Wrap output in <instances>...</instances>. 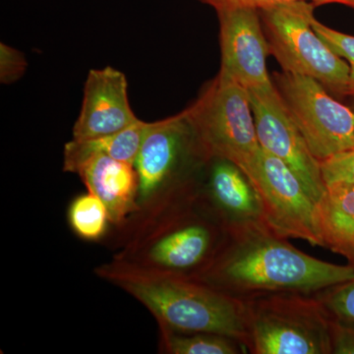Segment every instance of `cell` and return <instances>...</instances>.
I'll return each instance as SVG.
<instances>
[{
	"label": "cell",
	"instance_id": "cell-12",
	"mask_svg": "<svg viewBox=\"0 0 354 354\" xmlns=\"http://www.w3.org/2000/svg\"><path fill=\"white\" fill-rule=\"evenodd\" d=\"M139 120L130 106L124 74L109 66L91 70L84 86L82 106L72 139L108 136Z\"/></svg>",
	"mask_w": 354,
	"mask_h": 354
},
{
	"label": "cell",
	"instance_id": "cell-5",
	"mask_svg": "<svg viewBox=\"0 0 354 354\" xmlns=\"http://www.w3.org/2000/svg\"><path fill=\"white\" fill-rule=\"evenodd\" d=\"M252 354H333L334 319L314 295L279 291L241 299Z\"/></svg>",
	"mask_w": 354,
	"mask_h": 354
},
{
	"label": "cell",
	"instance_id": "cell-6",
	"mask_svg": "<svg viewBox=\"0 0 354 354\" xmlns=\"http://www.w3.org/2000/svg\"><path fill=\"white\" fill-rule=\"evenodd\" d=\"M315 6L295 1L259 9L271 55L283 71L311 77L330 92L346 97L349 64L312 27Z\"/></svg>",
	"mask_w": 354,
	"mask_h": 354
},
{
	"label": "cell",
	"instance_id": "cell-9",
	"mask_svg": "<svg viewBox=\"0 0 354 354\" xmlns=\"http://www.w3.org/2000/svg\"><path fill=\"white\" fill-rule=\"evenodd\" d=\"M245 174L259 193L266 223L272 232L323 246L317 203L283 160L261 148Z\"/></svg>",
	"mask_w": 354,
	"mask_h": 354
},
{
	"label": "cell",
	"instance_id": "cell-19",
	"mask_svg": "<svg viewBox=\"0 0 354 354\" xmlns=\"http://www.w3.org/2000/svg\"><path fill=\"white\" fill-rule=\"evenodd\" d=\"M335 320L354 326V279L313 293Z\"/></svg>",
	"mask_w": 354,
	"mask_h": 354
},
{
	"label": "cell",
	"instance_id": "cell-4",
	"mask_svg": "<svg viewBox=\"0 0 354 354\" xmlns=\"http://www.w3.org/2000/svg\"><path fill=\"white\" fill-rule=\"evenodd\" d=\"M211 158L187 109L155 121L134 164L139 181L138 212L199 194Z\"/></svg>",
	"mask_w": 354,
	"mask_h": 354
},
{
	"label": "cell",
	"instance_id": "cell-14",
	"mask_svg": "<svg viewBox=\"0 0 354 354\" xmlns=\"http://www.w3.org/2000/svg\"><path fill=\"white\" fill-rule=\"evenodd\" d=\"M75 174L87 191L106 205L113 227H120L138 212L139 181L134 165L95 156L84 162Z\"/></svg>",
	"mask_w": 354,
	"mask_h": 354
},
{
	"label": "cell",
	"instance_id": "cell-24",
	"mask_svg": "<svg viewBox=\"0 0 354 354\" xmlns=\"http://www.w3.org/2000/svg\"><path fill=\"white\" fill-rule=\"evenodd\" d=\"M333 353L354 354V326L333 321Z\"/></svg>",
	"mask_w": 354,
	"mask_h": 354
},
{
	"label": "cell",
	"instance_id": "cell-13",
	"mask_svg": "<svg viewBox=\"0 0 354 354\" xmlns=\"http://www.w3.org/2000/svg\"><path fill=\"white\" fill-rule=\"evenodd\" d=\"M199 194L228 230L266 223L259 193L245 172L230 160L209 158Z\"/></svg>",
	"mask_w": 354,
	"mask_h": 354
},
{
	"label": "cell",
	"instance_id": "cell-16",
	"mask_svg": "<svg viewBox=\"0 0 354 354\" xmlns=\"http://www.w3.org/2000/svg\"><path fill=\"white\" fill-rule=\"evenodd\" d=\"M153 123L139 120L127 129L108 136L87 140L72 139L64 146V171L75 174L84 162L95 156H106L134 165L143 140Z\"/></svg>",
	"mask_w": 354,
	"mask_h": 354
},
{
	"label": "cell",
	"instance_id": "cell-8",
	"mask_svg": "<svg viewBox=\"0 0 354 354\" xmlns=\"http://www.w3.org/2000/svg\"><path fill=\"white\" fill-rule=\"evenodd\" d=\"M274 86L291 120L319 160L354 149V111L335 101L311 77L276 73Z\"/></svg>",
	"mask_w": 354,
	"mask_h": 354
},
{
	"label": "cell",
	"instance_id": "cell-3",
	"mask_svg": "<svg viewBox=\"0 0 354 354\" xmlns=\"http://www.w3.org/2000/svg\"><path fill=\"white\" fill-rule=\"evenodd\" d=\"M95 274L144 305L160 327L179 333L227 335L244 344L241 299L196 279L150 271L115 259L97 266Z\"/></svg>",
	"mask_w": 354,
	"mask_h": 354
},
{
	"label": "cell",
	"instance_id": "cell-7",
	"mask_svg": "<svg viewBox=\"0 0 354 354\" xmlns=\"http://www.w3.org/2000/svg\"><path fill=\"white\" fill-rule=\"evenodd\" d=\"M187 111L209 156L245 172L261 150L248 90L218 73Z\"/></svg>",
	"mask_w": 354,
	"mask_h": 354
},
{
	"label": "cell",
	"instance_id": "cell-17",
	"mask_svg": "<svg viewBox=\"0 0 354 354\" xmlns=\"http://www.w3.org/2000/svg\"><path fill=\"white\" fill-rule=\"evenodd\" d=\"M158 351L165 354L248 353L239 339L212 333H179L160 327Z\"/></svg>",
	"mask_w": 354,
	"mask_h": 354
},
{
	"label": "cell",
	"instance_id": "cell-18",
	"mask_svg": "<svg viewBox=\"0 0 354 354\" xmlns=\"http://www.w3.org/2000/svg\"><path fill=\"white\" fill-rule=\"evenodd\" d=\"M67 221L73 234L88 242L106 241L113 227L108 207L90 191L70 202Z\"/></svg>",
	"mask_w": 354,
	"mask_h": 354
},
{
	"label": "cell",
	"instance_id": "cell-10",
	"mask_svg": "<svg viewBox=\"0 0 354 354\" xmlns=\"http://www.w3.org/2000/svg\"><path fill=\"white\" fill-rule=\"evenodd\" d=\"M249 95L261 148L283 160L318 204L327 192L320 162L291 120L278 88Z\"/></svg>",
	"mask_w": 354,
	"mask_h": 354
},
{
	"label": "cell",
	"instance_id": "cell-22",
	"mask_svg": "<svg viewBox=\"0 0 354 354\" xmlns=\"http://www.w3.org/2000/svg\"><path fill=\"white\" fill-rule=\"evenodd\" d=\"M26 67L27 62L20 51L6 44H0V80L2 83L18 80L24 73Z\"/></svg>",
	"mask_w": 354,
	"mask_h": 354
},
{
	"label": "cell",
	"instance_id": "cell-20",
	"mask_svg": "<svg viewBox=\"0 0 354 354\" xmlns=\"http://www.w3.org/2000/svg\"><path fill=\"white\" fill-rule=\"evenodd\" d=\"M312 27L317 34L326 41L335 53L346 59L349 64L348 95L354 97V37L344 32L330 29L328 26L322 24L320 21L314 18Z\"/></svg>",
	"mask_w": 354,
	"mask_h": 354
},
{
	"label": "cell",
	"instance_id": "cell-15",
	"mask_svg": "<svg viewBox=\"0 0 354 354\" xmlns=\"http://www.w3.org/2000/svg\"><path fill=\"white\" fill-rule=\"evenodd\" d=\"M317 206L323 247L344 256L354 267V186H327Z\"/></svg>",
	"mask_w": 354,
	"mask_h": 354
},
{
	"label": "cell",
	"instance_id": "cell-23",
	"mask_svg": "<svg viewBox=\"0 0 354 354\" xmlns=\"http://www.w3.org/2000/svg\"><path fill=\"white\" fill-rule=\"evenodd\" d=\"M203 3L215 8V10L220 9L230 8V7H254L260 9L262 7L274 6V4L286 3V2L308 1L313 2L316 6L318 4L337 3L351 7L354 9V0H200Z\"/></svg>",
	"mask_w": 354,
	"mask_h": 354
},
{
	"label": "cell",
	"instance_id": "cell-11",
	"mask_svg": "<svg viewBox=\"0 0 354 354\" xmlns=\"http://www.w3.org/2000/svg\"><path fill=\"white\" fill-rule=\"evenodd\" d=\"M220 20V73L232 79L248 92L274 88L267 69L271 55L259 9L230 7L216 10Z\"/></svg>",
	"mask_w": 354,
	"mask_h": 354
},
{
	"label": "cell",
	"instance_id": "cell-2",
	"mask_svg": "<svg viewBox=\"0 0 354 354\" xmlns=\"http://www.w3.org/2000/svg\"><path fill=\"white\" fill-rule=\"evenodd\" d=\"M113 228V259L193 279L213 263L228 234L200 194L137 212Z\"/></svg>",
	"mask_w": 354,
	"mask_h": 354
},
{
	"label": "cell",
	"instance_id": "cell-21",
	"mask_svg": "<svg viewBox=\"0 0 354 354\" xmlns=\"http://www.w3.org/2000/svg\"><path fill=\"white\" fill-rule=\"evenodd\" d=\"M320 164L326 186L334 184L354 186V149L333 156Z\"/></svg>",
	"mask_w": 354,
	"mask_h": 354
},
{
	"label": "cell",
	"instance_id": "cell-1",
	"mask_svg": "<svg viewBox=\"0 0 354 354\" xmlns=\"http://www.w3.org/2000/svg\"><path fill=\"white\" fill-rule=\"evenodd\" d=\"M353 279V266L316 259L266 223H254L230 228L215 260L195 279L228 297L244 299L279 291L313 295Z\"/></svg>",
	"mask_w": 354,
	"mask_h": 354
}]
</instances>
